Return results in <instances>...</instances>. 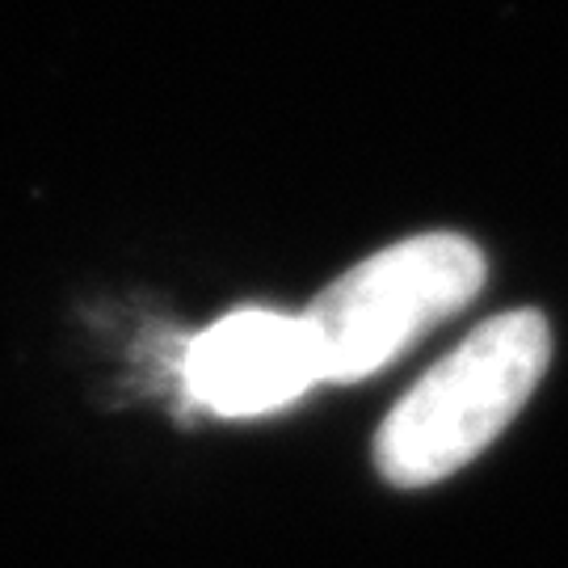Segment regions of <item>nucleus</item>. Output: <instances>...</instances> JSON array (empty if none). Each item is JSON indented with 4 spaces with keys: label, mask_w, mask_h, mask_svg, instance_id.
<instances>
[{
    "label": "nucleus",
    "mask_w": 568,
    "mask_h": 568,
    "mask_svg": "<svg viewBox=\"0 0 568 568\" xmlns=\"http://www.w3.org/2000/svg\"><path fill=\"white\" fill-rule=\"evenodd\" d=\"M488 278L480 244L422 232L371 253L304 312L321 384H358L429 328L459 316Z\"/></svg>",
    "instance_id": "2"
},
{
    "label": "nucleus",
    "mask_w": 568,
    "mask_h": 568,
    "mask_svg": "<svg viewBox=\"0 0 568 568\" xmlns=\"http://www.w3.org/2000/svg\"><path fill=\"white\" fill-rule=\"evenodd\" d=\"M551 363V328L518 307L471 328L400 396L375 434V467L392 488H429L455 476L527 408Z\"/></svg>",
    "instance_id": "1"
},
{
    "label": "nucleus",
    "mask_w": 568,
    "mask_h": 568,
    "mask_svg": "<svg viewBox=\"0 0 568 568\" xmlns=\"http://www.w3.org/2000/svg\"><path fill=\"white\" fill-rule=\"evenodd\" d=\"M321 384L304 316L248 307L224 316L190 345L185 392L220 417H262Z\"/></svg>",
    "instance_id": "3"
}]
</instances>
